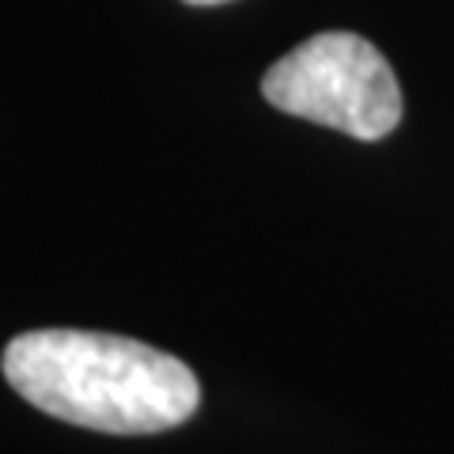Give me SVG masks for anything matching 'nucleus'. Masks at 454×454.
Listing matches in <instances>:
<instances>
[{"instance_id":"1","label":"nucleus","mask_w":454,"mask_h":454,"mask_svg":"<svg viewBox=\"0 0 454 454\" xmlns=\"http://www.w3.org/2000/svg\"><path fill=\"white\" fill-rule=\"evenodd\" d=\"M0 367L38 413L106 435L170 432L201 409L190 364L118 333L31 330L8 340Z\"/></svg>"},{"instance_id":"2","label":"nucleus","mask_w":454,"mask_h":454,"mask_svg":"<svg viewBox=\"0 0 454 454\" xmlns=\"http://www.w3.org/2000/svg\"><path fill=\"white\" fill-rule=\"evenodd\" d=\"M269 106L356 140H382L402 121V88L372 42L325 31L284 53L262 80Z\"/></svg>"},{"instance_id":"3","label":"nucleus","mask_w":454,"mask_h":454,"mask_svg":"<svg viewBox=\"0 0 454 454\" xmlns=\"http://www.w3.org/2000/svg\"><path fill=\"white\" fill-rule=\"evenodd\" d=\"M186 4H197V8H212V4H227V0H186Z\"/></svg>"}]
</instances>
